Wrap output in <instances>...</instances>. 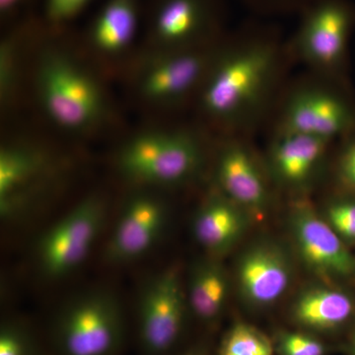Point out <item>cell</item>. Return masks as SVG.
<instances>
[{"mask_svg": "<svg viewBox=\"0 0 355 355\" xmlns=\"http://www.w3.org/2000/svg\"><path fill=\"white\" fill-rule=\"evenodd\" d=\"M273 347L265 334L245 323L236 324L222 343L220 355H272Z\"/></svg>", "mask_w": 355, "mask_h": 355, "instance_id": "cell-21", "label": "cell"}, {"mask_svg": "<svg viewBox=\"0 0 355 355\" xmlns=\"http://www.w3.org/2000/svg\"><path fill=\"white\" fill-rule=\"evenodd\" d=\"M139 0H107L91 23L89 41L101 53L127 50L139 29Z\"/></svg>", "mask_w": 355, "mask_h": 355, "instance_id": "cell-18", "label": "cell"}, {"mask_svg": "<svg viewBox=\"0 0 355 355\" xmlns=\"http://www.w3.org/2000/svg\"><path fill=\"white\" fill-rule=\"evenodd\" d=\"M183 355H205V354L200 349H191Z\"/></svg>", "mask_w": 355, "mask_h": 355, "instance_id": "cell-30", "label": "cell"}, {"mask_svg": "<svg viewBox=\"0 0 355 355\" xmlns=\"http://www.w3.org/2000/svg\"><path fill=\"white\" fill-rule=\"evenodd\" d=\"M217 17L216 0H156L149 33L170 51L193 48L214 32Z\"/></svg>", "mask_w": 355, "mask_h": 355, "instance_id": "cell-11", "label": "cell"}, {"mask_svg": "<svg viewBox=\"0 0 355 355\" xmlns=\"http://www.w3.org/2000/svg\"><path fill=\"white\" fill-rule=\"evenodd\" d=\"M324 219L343 239L355 241V202H331L324 212Z\"/></svg>", "mask_w": 355, "mask_h": 355, "instance_id": "cell-23", "label": "cell"}, {"mask_svg": "<svg viewBox=\"0 0 355 355\" xmlns=\"http://www.w3.org/2000/svg\"><path fill=\"white\" fill-rule=\"evenodd\" d=\"M352 110L336 93L321 87L298 89L289 97L279 132L310 135L331 141L352 125Z\"/></svg>", "mask_w": 355, "mask_h": 355, "instance_id": "cell-10", "label": "cell"}, {"mask_svg": "<svg viewBox=\"0 0 355 355\" xmlns=\"http://www.w3.org/2000/svg\"><path fill=\"white\" fill-rule=\"evenodd\" d=\"M292 266L284 250L272 242L248 248L236 266L239 293L250 305L266 307L277 302L291 286Z\"/></svg>", "mask_w": 355, "mask_h": 355, "instance_id": "cell-12", "label": "cell"}, {"mask_svg": "<svg viewBox=\"0 0 355 355\" xmlns=\"http://www.w3.org/2000/svg\"><path fill=\"white\" fill-rule=\"evenodd\" d=\"M352 349H354V354L355 355V338H354V345H352Z\"/></svg>", "mask_w": 355, "mask_h": 355, "instance_id": "cell-31", "label": "cell"}, {"mask_svg": "<svg viewBox=\"0 0 355 355\" xmlns=\"http://www.w3.org/2000/svg\"><path fill=\"white\" fill-rule=\"evenodd\" d=\"M167 207L151 193H137L128 200L110 236L105 257L113 265L139 260L148 253L166 229Z\"/></svg>", "mask_w": 355, "mask_h": 355, "instance_id": "cell-9", "label": "cell"}, {"mask_svg": "<svg viewBox=\"0 0 355 355\" xmlns=\"http://www.w3.org/2000/svg\"><path fill=\"white\" fill-rule=\"evenodd\" d=\"M15 53V37L6 39L1 46V60H0V85L1 96L7 99L12 91L15 69H14V53Z\"/></svg>", "mask_w": 355, "mask_h": 355, "instance_id": "cell-26", "label": "cell"}, {"mask_svg": "<svg viewBox=\"0 0 355 355\" xmlns=\"http://www.w3.org/2000/svg\"><path fill=\"white\" fill-rule=\"evenodd\" d=\"M28 0H0V13L4 19L12 17Z\"/></svg>", "mask_w": 355, "mask_h": 355, "instance_id": "cell-28", "label": "cell"}, {"mask_svg": "<svg viewBox=\"0 0 355 355\" xmlns=\"http://www.w3.org/2000/svg\"><path fill=\"white\" fill-rule=\"evenodd\" d=\"M354 303L343 291L327 286H313L301 292L292 305V317L297 323L329 330L349 321Z\"/></svg>", "mask_w": 355, "mask_h": 355, "instance_id": "cell-19", "label": "cell"}, {"mask_svg": "<svg viewBox=\"0 0 355 355\" xmlns=\"http://www.w3.org/2000/svg\"><path fill=\"white\" fill-rule=\"evenodd\" d=\"M263 1H266V0H263ZM266 1H272V2H279V3H303V6H305V4H307L310 0H266Z\"/></svg>", "mask_w": 355, "mask_h": 355, "instance_id": "cell-29", "label": "cell"}, {"mask_svg": "<svg viewBox=\"0 0 355 355\" xmlns=\"http://www.w3.org/2000/svg\"><path fill=\"white\" fill-rule=\"evenodd\" d=\"M284 355H324V347L319 340L302 334H287L280 343Z\"/></svg>", "mask_w": 355, "mask_h": 355, "instance_id": "cell-25", "label": "cell"}, {"mask_svg": "<svg viewBox=\"0 0 355 355\" xmlns=\"http://www.w3.org/2000/svg\"><path fill=\"white\" fill-rule=\"evenodd\" d=\"M228 291L227 275L216 261L202 260L193 266L187 297L189 307L200 320L209 322L219 316Z\"/></svg>", "mask_w": 355, "mask_h": 355, "instance_id": "cell-20", "label": "cell"}, {"mask_svg": "<svg viewBox=\"0 0 355 355\" xmlns=\"http://www.w3.org/2000/svg\"><path fill=\"white\" fill-rule=\"evenodd\" d=\"M106 214L103 198L90 196L41 235L35 254L44 279H62L86 260L102 232Z\"/></svg>", "mask_w": 355, "mask_h": 355, "instance_id": "cell-5", "label": "cell"}, {"mask_svg": "<svg viewBox=\"0 0 355 355\" xmlns=\"http://www.w3.org/2000/svg\"><path fill=\"white\" fill-rule=\"evenodd\" d=\"M289 223L299 256L313 272L327 279L355 275V259L343 238L309 203H295Z\"/></svg>", "mask_w": 355, "mask_h": 355, "instance_id": "cell-8", "label": "cell"}, {"mask_svg": "<svg viewBox=\"0 0 355 355\" xmlns=\"http://www.w3.org/2000/svg\"><path fill=\"white\" fill-rule=\"evenodd\" d=\"M189 306L177 268H166L147 280L140 291L139 333L142 349L161 355L177 342Z\"/></svg>", "mask_w": 355, "mask_h": 355, "instance_id": "cell-7", "label": "cell"}, {"mask_svg": "<svg viewBox=\"0 0 355 355\" xmlns=\"http://www.w3.org/2000/svg\"><path fill=\"white\" fill-rule=\"evenodd\" d=\"M93 0H46L44 20L53 27L64 26L87 8Z\"/></svg>", "mask_w": 355, "mask_h": 355, "instance_id": "cell-24", "label": "cell"}, {"mask_svg": "<svg viewBox=\"0 0 355 355\" xmlns=\"http://www.w3.org/2000/svg\"><path fill=\"white\" fill-rule=\"evenodd\" d=\"M354 21V8L345 0H310L295 37L299 55L313 69L336 71L345 60Z\"/></svg>", "mask_w": 355, "mask_h": 355, "instance_id": "cell-6", "label": "cell"}, {"mask_svg": "<svg viewBox=\"0 0 355 355\" xmlns=\"http://www.w3.org/2000/svg\"><path fill=\"white\" fill-rule=\"evenodd\" d=\"M338 172L345 184L355 191V140L343 148L338 161Z\"/></svg>", "mask_w": 355, "mask_h": 355, "instance_id": "cell-27", "label": "cell"}, {"mask_svg": "<svg viewBox=\"0 0 355 355\" xmlns=\"http://www.w3.org/2000/svg\"><path fill=\"white\" fill-rule=\"evenodd\" d=\"M48 170L43 154L24 146H6L0 153V214L13 219L26 209Z\"/></svg>", "mask_w": 355, "mask_h": 355, "instance_id": "cell-14", "label": "cell"}, {"mask_svg": "<svg viewBox=\"0 0 355 355\" xmlns=\"http://www.w3.org/2000/svg\"><path fill=\"white\" fill-rule=\"evenodd\" d=\"M330 142L310 135L277 132L268 155L273 175L287 186L305 184L323 161Z\"/></svg>", "mask_w": 355, "mask_h": 355, "instance_id": "cell-17", "label": "cell"}, {"mask_svg": "<svg viewBox=\"0 0 355 355\" xmlns=\"http://www.w3.org/2000/svg\"><path fill=\"white\" fill-rule=\"evenodd\" d=\"M202 151L184 132H146L128 141L118 156L123 176L137 183L178 184L198 171Z\"/></svg>", "mask_w": 355, "mask_h": 355, "instance_id": "cell-4", "label": "cell"}, {"mask_svg": "<svg viewBox=\"0 0 355 355\" xmlns=\"http://www.w3.org/2000/svg\"><path fill=\"white\" fill-rule=\"evenodd\" d=\"M155 60L140 79V91L155 102H175L190 94L207 78L211 62L198 46L170 51Z\"/></svg>", "mask_w": 355, "mask_h": 355, "instance_id": "cell-13", "label": "cell"}, {"mask_svg": "<svg viewBox=\"0 0 355 355\" xmlns=\"http://www.w3.org/2000/svg\"><path fill=\"white\" fill-rule=\"evenodd\" d=\"M0 355H40L36 340L25 324L16 320L2 324Z\"/></svg>", "mask_w": 355, "mask_h": 355, "instance_id": "cell-22", "label": "cell"}, {"mask_svg": "<svg viewBox=\"0 0 355 355\" xmlns=\"http://www.w3.org/2000/svg\"><path fill=\"white\" fill-rule=\"evenodd\" d=\"M60 355H114L125 338V319L113 292L92 289L60 309L53 327Z\"/></svg>", "mask_w": 355, "mask_h": 355, "instance_id": "cell-2", "label": "cell"}, {"mask_svg": "<svg viewBox=\"0 0 355 355\" xmlns=\"http://www.w3.org/2000/svg\"><path fill=\"white\" fill-rule=\"evenodd\" d=\"M46 53L38 76L44 112L65 130H81L94 125L104 110V99L97 84L60 51Z\"/></svg>", "mask_w": 355, "mask_h": 355, "instance_id": "cell-3", "label": "cell"}, {"mask_svg": "<svg viewBox=\"0 0 355 355\" xmlns=\"http://www.w3.org/2000/svg\"><path fill=\"white\" fill-rule=\"evenodd\" d=\"M212 64L202 84V108L227 125L249 120L261 109L277 76V48L270 40L250 39Z\"/></svg>", "mask_w": 355, "mask_h": 355, "instance_id": "cell-1", "label": "cell"}, {"mask_svg": "<svg viewBox=\"0 0 355 355\" xmlns=\"http://www.w3.org/2000/svg\"><path fill=\"white\" fill-rule=\"evenodd\" d=\"M222 193L249 214H260L268 202L265 178L247 147L238 142L224 146L217 161Z\"/></svg>", "mask_w": 355, "mask_h": 355, "instance_id": "cell-15", "label": "cell"}, {"mask_svg": "<svg viewBox=\"0 0 355 355\" xmlns=\"http://www.w3.org/2000/svg\"><path fill=\"white\" fill-rule=\"evenodd\" d=\"M247 214L221 191L214 193L202 203L193 218L196 239L210 253H225L244 234Z\"/></svg>", "mask_w": 355, "mask_h": 355, "instance_id": "cell-16", "label": "cell"}]
</instances>
